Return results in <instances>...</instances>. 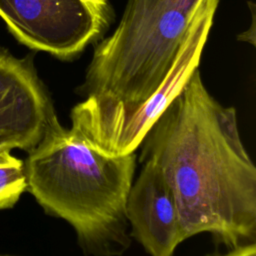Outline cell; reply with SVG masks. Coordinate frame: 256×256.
Masks as SVG:
<instances>
[{
	"instance_id": "5",
	"label": "cell",
	"mask_w": 256,
	"mask_h": 256,
	"mask_svg": "<svg viewBox=\"0 0 256 256\" xmlns=\"http://www.w3.org/2000/svg\"><path fill=\"white\" fill-rule=\"evenodd\" d=\"M215 11L216 8L209 10L195 22L164 82L139 108L122 116H102L93 113L80 102L72 109V126L80 129L93 145L105 153H134L198 68Z\"/></svg>"
},
{
	"instance_id": "4",
	"label": "cell",
	"mask_w": 256,
	"mask_h": 256,
	"mask_svg": "<svg viewBox=\"0 0 256 256\" xmlns=\"http://www.w3.org/2000/svg\"><path fill=\"white\" fill-rule=\"evenodd\" d=\"M0 18L21 44L70 60L114 18L108 0H0Z\"/></svg>"
},
{
	"instance_id": "2",
	"label": "cell",
	"mask_w": 256,
	"mask_h": 256,
	"mask_svg": "<svg viewBox=\"0 0 256 256\" xmlns=\"http://www.w3.org/2000/svg\"><path fill=\"white\" fill-rule=\"evenodd\" d=\"M28 154L27 190L47 213L75 229L85 252L114 256L129 247L126 200L134 153H105L77 127H62L55 115Z\"/></svg>"
},
{
	"instance_id": "6",
	"label": "cell",
	"mask_w": 256,
	"mask_h": 256,
	"mask_svg": "<svg viewBox=\"0 0 256 256\" xmlns=\"http://www.w3.org/2000/svg\"><path fill=\"white\" fill-rule=\"evenodd\" d=\"M55 115L33 57L16 58L0 47V150L30 152Z\"/></svg>"
},
{
	"instance_id": "1",
	"label": "cell",
	"mask_w": 256,
	"mask_h": 256,
	"mask_svg": "<svg viewBox=\"0 0 256 256\" xmlns=\"http://www.w3.org/2000/svg\"><path fill=\"white\" fill-rule=\"evenodd\" d=\"M160 168L186 239L210 232L227 247L255 242L256 168L233 107L206 90L197 68L143 139Z\"/></svg>"
},
{
	"instance_id": "9",
	"label": "cell",
	"mask_w": 256,
	"mask_h": 256,
	"mask_svg": "<svg viewBox=\"0 0 256 256\" xmlns=\"http://www.w3.org/2000/svg\"><path fill=\"white\" fill-rule=\"evenodd\" d=\"M210 256H256V244L255 242L241 244L231 248L226 254H214Z\"/></svg>"
},
{
	"instance_id": "3",
	"label": "cell",
	"mask_w": 256,
	"mask_h": 256,
	"mask_svg": "<svg viewBox=\"0 0 256 256\" xmlns=\"http://www.w3.org/2000/svg\"><path fill=\"white\" fill-rule=\"evenodd\" d=\"M218 0H128L114 32L99 41L86 72L87 96L106 98L103 113L129 114L169 74L195 22Z\"/></svg>"
},
{
	"instance_id": "7",
	"label": "cell",
	"mask_w": 256,
	"mask_h": 256,
	"mask_svg": "<svg viewBox=\"0 0 256 256\" xmlns=\"http://www.w3.org/2000/svg\"><path fill=\"white\" fill-rule=\"evenodd\" d=\"M133 236L151 256H172L186 237L173 194L158 165L145 159L126 200Z\"/></svg>"
},
{
	"instance_id": "8",
	"label": "cell",
	"mask_w": 256,
	"mask_h": 256,
	"mask_svg": "<svg viewBox=\"0 0 256 256\" xmlns=\"http://www.w3.org/2000/svg\"><path fill=\"white\" fill-rule=\"evenodd\" d=\"M25 190L24 162L10 151L0 150V210L13 207Z\"/></svg>"
}]
</instances>
